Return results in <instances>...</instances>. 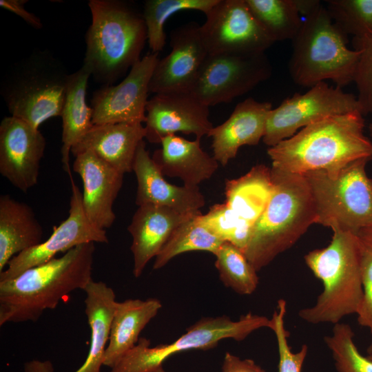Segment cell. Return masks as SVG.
<instances>
[{"instance_id": "6da1fadb", "label": "cell", "mask_w": 372, "mask_h": 372, "mask_svg": "<svg viewBox=\"0 0 372 372\" xmlns=\"http://www.w3.org/2000/svg\"><path fill=\"white\" fill-rule=\"evenodd\" d=\"M360 112L324 116L267 149L271 167L303 175L335 173L349 163L372 158V142L364 133Z\"/></svg>"}, {"instance_id": "7a4b0ae2", "label": "cell", "mask_w": 372, "mask_h": 372, "mask_svg": "<svg viewBox=\"0 0 372 372\" xmlns=\"http://www.w3.org/2000/svg\"><path fill=\"white\" fill-rule=\"evenodd\" d=\"M94 251V242L80 245L14 278L0 281V326L36 322L72 291L84 290L92 280Z\"/></svg>"}, {"instance_id": "3957f363", "label": "cell", "mask_w": 372, "mask_h": 372, "mask_svg": "<svg viewBox=\"0 0 372 372\" xmlns=\"http://www.w3.org/2000/svg\"><path fill=\"white\" fill-rule=\"evenodd\" d=\"M88 6L83 65L97 83L113 85L141 59L147 41L143 13L121 0H90Z\"/></svg>"}, {"instance_id": "277c9868", "label": "cell", "mask_w": 372, "mask_h": 372, "mask_svg": "<svg viewBox=\"0 0 372 372\" xmlns=\"http://www.w3.org/2000/svg\"><path fill=\"white\" fill-rule=\"evenodd\" d=\"M273 189L243 253L257 271L293 247L315 224L313 199L304 175L271 167Z\"/></svg>"}, {"instance_id": "5b68a950", "label": "cell", "mask_w": 372, "mask_h": 372, "mask_svg": "<svg viewBox=\"0 0 372 372\" xmlns=\"http://www.w3.org/2000/svg\"><path fill=\"white\" fill-rule=\"evenodd\" d=\"M333 232L327 247L312 250L304 257L307 266L323 285L315 304L298 311L302 320L313 324L334 325L345 316L357 314L364 298L356 235L338 229Z\"/></svg>"}, {"instance_id": "8992f818", "label": "cell", "mask_w": 372, "mask_h": 372, "mask_svg": "<svg viewBox=\"0 0 372 372\" xmlns=\"http://www.w3.org/2000/svg\"><path fill=\"white\" fill-rule=\"evenodd\" d=\"M347 37L320 2L304 16L292 40L288 64L292 81L309 88L327 80L340 88L353 82L360 52L347 46Z\"/></svg>"}, {"instance_id": "52a82bcc", "label": "cell", "mask_w": 372, "mask_h": 372, "mask_svg": "<svg viewBox=\"0 0 372 372\" xmlns=\"http://www.w3.org/2000/svg\"><path fill=\"white\" fill-rule=\"evenodd\" d=\"M70 74L48 50H35L14 63L0 85L10 116L37 129L49 118L61 116Z\"/></svg>"}, {"instance_id": "ba28073f", "label": "cell", "mask_w": 372, "mask_h": 372, "mask_svg": "<svg viewBox=\"0 0 372 372\" xmlns=\"http://www.w3.org/2000/svg\"><path fill=\"white\" fill-rule=\"evenodd\" d=\"M370 160H357L335 173L303 174L313 199L315 224L355 234L372 225V178L366 171Z\"/></svg>"}, {"instance_id": "9c48e42d", "label": "cell", "mask_w": 372, "mask_h": 372, "mask_svg": "<svg viewBox=\"0 0 372 372\" xmlns=\"http://www.w3.org/2000/svg\"><path fill=\"white\" fill-rule=\"evenodd\" d=\"M270 326L271 319L252 313L242 315L235 321L225 315L203 318L167 344L150 347L149 340L140 338L110 372H149L163 366L167 358L176 353L191 349L208 350L226 338L242 341L252 332Z\"/></svg>"}, {"instance_id": "30bf717a", "label": "cell", "mask_w": 372, "mask_h": 372, "mask_svg": "<svg viewBox=\"0 0 372 372\" xmlns=\"http://www.w3.org/2000/svg\"><path fill=\"white\" fill-rule=\"evenodd\" d=\"M265 52L208 54L189 92L210 107L230 103L271 75Z\"/></svg>"}, {"instance_id": "8fae6325", "label": "cell", "mask_w": 372, "mask_h": 372, "mask_svg": "<svg viewBox=\"0 0 372 372\" xmlns=\"http://www.w3.org/2000/svg\"><path fill=\"white\" fill-rule=\"evenodd\" d=\"M353 112H361L357 96L320 82L303 94L287 97L271 110L262 141L270 147L321 118Z\"/></svg>"}, {"instance_id": "7c38bea8", "label": "cell", "mask_w": 372, "mask_h": 372, "mask_svg": "<svg viewBox=\"0 0 372 372\" xmlns=\"http://www.w3.org/2000/svg\"><path fill=\"white\" fill-rule=\"evenodd\" d=\"M205 15L200 34L208 54L260 53L274 43L245 0H218Z\"/></svg>"}, {"instance_id": "4fadbf2b", "label": "cell", "mask_w": 372, "mask_h": 372, "mask_svg": "<svg viewBox=\"0 0 372 372\" xmlns=\"http://www.w3.org/2000/svg\"><path fill=\"white\" fill-rule=\"evenodd\" d=\"M70 181L72 195L67 218L54 227L53 232L46 240L14 256L7 268L0 273V281L14 278L25 270L55 258L58 253H65L78 245L108 242L106 231L95 226L85 214L82 193L72 178Z\"/></svg>"}, {"instance_id": "5bb4252c", "label": "cell", "mask_w": 372, "mask_h": 372, "mask_svg": "<svg viewBox=\"0 0 372 372\" xmlns=\"http://www.w3.org/2000/svg\"><path fill=\"white\" fill-rule=\"evenodd\" d=\"M158 54L151 52L142 57L118 84L103 85L94 92L93 125L145 122L149 85Z\"/></svg>"}, {"instance_id": "9a60e30c", "label": "cell", "mask_w": 372, "mask_h": 372, "mask_svg": "<svg viewBox=\"0 0 372 372\" xmlns=\"http://www.w3.org/2000/svg\"><path fill=\"white\" fill-rule=\"evenodd\" d=\"M209 108L189 92L156 94L146 105L145 138L161 143L169 135L182 133L201 139L214 127Z\"/></svg>"}, {"instance_id": "2e32d148", "label": "cell", "mask_w": 372, "mask_h": 372, "mask_svg": "<svg viewBox=\"0 0 372 372\" xmlns=\"http://www.w3.org/2000/svg\"><path fill=\"white\" fill-rule=\"evenodd\" d=\"M46 141L39 130L10 116L0 123V173L14 187L27 192L37 184Z\"/></svg>"}, {"instance_id": "e0dca14e", "label": "cell", "mask_w": 372, "mask_h": 372, "mask_svg": "<svg viewBox=\"0 0 372 372\" xmlns=\"http://www.w3.org/2000/svg\"><path fill=\"white\" fill-rule=\"evenodd\" d=\"M171 52L159 59L152 73L149 93L189 92L208 54L195 22L184 24L170 34Z\"/></svg>"}, {"instance_id": "ac0fdd59", "label": "cell", "mask_w": 372, "mask_h": 372, "mask_svg": "<svg viewBox=\"0 0 372 372\" xmlns=\"http://www.w3.org/2000/svg\"><path fill=\"white\" fill-rule=\"evenodd\" d=\"M72 169L83 182V209L90 220L102 229L110 227L116 216L113 205L124 174L91 151L74 156Z\"/></svg>"}, {"instance_id": "d6986e66", "label": "cell", "mask_w": 372, "mask_h": 372, "mask_svg": "<svg viewBox=\"0 0 372 372\" xmlns=\"http://www.w3.org/2000/svg\"><path fill=\"white\" fill-rule=\"evenodd\" d=\"M272 108L270 102L246 99L225 122L211 130L207 136L211 138L213 156L220 165H227L241 147L256 145L262 140Z\"/></svg>"}, {"instance_id": "ffe728a7", "label": "cell", "mask_w": 372, "mask_h": 372, "mask_svg": "<svg viewBox=\"0 0 372 372\" xmlns=\"http://www.w3.org/2000/svg\"><path fill=\"white\" fill-rule=\"evenodd\" d=\"M133 172L137 180L135 203L138 206L154 204L181 213H196L205 204L198 187L177 186L165 179L146 149L145 141L138 147Z\"/></svg>"}, {"instance_id": "44dd1931", "label": "cell", "mask_w": 372, "mask_h": 372, "mask_svg": "<svg viewBox=\"0 0 372 372\" xmlns=\"http://www.w3.org/2000/svg\"><path fill=\"white\" fill-rule=\"evenodd\" d=\"M201 213H181L154 204L138 206L127 230L132 237L133 274L141 276L149 261L155 258L173 232L181 223Z\"/></svg>"}, {"instance_id": "7402d4cb", "label": "cell", "mask_w": 372, "mask_h": 372, "mask_svg": "<svg viewBox=\"0 0 372 372\" xmlns=\"http://www.w3.org/2000/svg\"><path fill=\"white\" fill-rule=\"evenodd\" d=\"M152 158L165 176L178 178L183 185L198 187L216 172L219 163L203 149L200 139L187 140L176 134L162 139Z\"/></svg>"}, {"instance_id": "603a6c76", "label": "cell", "mask_w": 372, "mask_h": 372, "mask_svg": "<svg viewBox=\"0 0 372 372\" xmlns=\"http://www.w3.org/2000/svg\"><path fill=\"white\" fill-rule=\"evenodd\" d=\"M145 138V129L141 123L94 125L71 152L76 156L91 151L125 174L133 171L138 147Z\"/></svg>"}, {"instance_id": "cb8c5ba5", "label": "cell", "mask_w": 372, "mask_h": 372, "mask_svg": "<svg viewBox=\"0 0 372 372\" xmlns=\"http://www.w3.org/2000/svg\"><path fill=\"white\" fill-rule=\"evenodd\" d=\"M43 229L30 206L0 196V273L15 256L43 242Z\"/></svg>"}, {"instance_id": "d4e9b609", "label": "cell", "mask_w": 372, "mask_h": 372, "mask_svg": "<svg viewBox=\"0 0 372 372\" xmlns=\"http://www.w3.org/2000/svg\"><path fill=\"white\" fill-rule=\"evenodd\" d=\"M161 302L154 298L117 302L103 365L112 368L138 342L139 335L158 314Z\"/></svg>"}, {"instance_id": "484cf974", "label": "cell", "mask_w": 372, "mask_h": 372, "mask_svg": "<svg viewBox=\"0 0 372 372\" xmlns=\"http://www.w3.org/2000/svg\"><path fill=\"white\" fill-rule=\"evenodd\" d=\"M85 313L90 329V345L83 364L75 372H101L116 305L114 290L92 280L83 290Z\"/></svg>"}, {"instance_id": "4316f807", "label": "cell", "mask_w": 372, "mask_h": 372, "mask_svg": "<svg viewBox=\"0 0 372 372\" xmlns=\"http://www.w3.org/2000/svg\"><path fill=\"white\" fill-rule=\"evenodd\" d=\"M91 74L82 65L70 74L61 112L62 146L61 162L63 169L72 178L70 167V153L93 127V110L86 102L88 79Z\"/></svg>"}, {"instance_id": "83f0119b", "label": "cell", "mask_w": 372, "mask_h": 372, "mask_svg": "<svg viewBox=\"0 0 372 372\" xmlns=\"http://www.w3.org/2000/svg\"><path fill=\"white\" fill-rule=\"evenodd\" d=\"M272 189L271 167L256 165L243 176L225 181V203L240 219L254 225L266 207Z\"/></svg>"}, {"instance_id": "f1b7e54d", "label": "cell", "mask_w": 372, "mask_h": 372, "mask_svg": "<svg viewBox=\"0 0 372 372\" xmlns=\"http://www.w3.org/2000/svg\"><path fill=\"white\" fill-rule=\"evenodd\" d=\"M251 14L275 43L293 40L303 22L296 0H245Z\"/></svg>"}, {"instance_id": "f546056e", "label": "cell", "mask_w": 372, "mask_h": 372, "mask_svg": "<svg viewBox=\"0 0 372 372\" xmlns=\"http://www.w3.org/2000/svg\"><path fill=\"white\" fill-rule=\"evenodd\" d=\"M201 214V213H200ZM198 214L179 225L155 257L154 269L166 265L175 256L192 251H205L214 254L224 242L197 220Z\"/></svg>"}, {"instance_id": "4dcf8cb0", "label": "cell", "mask_w": 372, "mask_h": 372, "mask_svg": "<svg viewBox=\"0 0 372 372\" xmlns=\"http://www.w3.org/2000/svg\"><path fill=\"white\" fill-rule=\"evenodd\" d=\"M218 0H147L143 17L147 28V43L152 52L159 53L166 43L165 25L172 15L183 10H197L205 14Z\"/></svg>"}, {"instance_id": "1f68e13d", "label": "cell", "mask_w": 372, "mask_h": 372, "mask_svg": "<svg viewBox=\"0 0 372 372\" xmlns=\"http://www.w3.org/2000/svg\"><path fill=\"white\" fill-rule=\"evenodd\" d=\"M214 255L220 280L225 287L241 295L255 291L259 283L258 271L240 249L225 241Z\"/></svg>"}, {"instance_id": "d6a6232c", "label": "cell", "mask_w": 372, "mask_h": 372, "mask_svg": "<svg viewBox=\"0 0 372 372\" xmlns=\"http://www.w3.org/2000/svg\"><path fill=\"white\" fill-rule=\"evenodd\" d=\"M326 8L335 24L354 39L372 37V0H327Z\"/></svg>"}, {"instance_id": "836d02e7", "label": "cell", "mask_w": 372, "mask_h": 372, "mask_svg": "<svg viewBox=\"0 0 372 372\" xmlns=\"http://www.w3.org/2000/svg\"><path fill=\"white\" fill-rule=\"evenodd\" d=\"M354 332L349 324L333 325L324 341L331 351L338 372H372V360L361 354L354 342Z\"/></svg>"}, {"instance_id": "e575fe53", "label": "cell", "mask_w": 372, "mask_h": 372, "mask_svg": "<svg viewBox=\"0 0 372 372\" xmlns=\"http://www.w3.org/2000/svg\"><path fill=\"white\" fill-rule=\"evenodd\" d=\"M287 302L280 299L271 319L270 329L276 338L279 361L278 372H301L308 353V347L303 344L298 352L292 351L288 342L289 333L285 326Z\"/></svg>"}, {"instance_id": "d590c367", "label": "cell", "mask_w": 372, "mask_h": 372, "mask_svg": "<svg viewBox=\"0 0 372 372\" xmlns=\"http://www.w3.org/2000/svg\"><path fill=\"white\" fill-rule=\"evenodd\" d=\"M358 242L364 298L357 320L372 334V225L360 229L356 234Z\"/></svg>"}, {"instance_id": "8d00e7d4", "label": "cell", "mask_w": 372, "mask_h": 372, "mask_svg": "<svg viewBox=\"0 0 372 372\" xmlns=\"http://www.w3.org/2000/svg\"><path fill=\"white\" fill-rule=\"evenodd\" d=\"M354 49L360 54L353 81L362 114H372V37L353 40Z\"/></svg>"}, {"instance_id": "74e56055", "label": "cell", "mask_w": 372, "mask_h": 372, "mask_svg": "<svg viewBox=\"0 0 372 372\" xmlns=\"http://www.w3.org/2000/svg\"><path fill=\"white\" fill-rule=\"evenodd\" d=\"M197 220L224 242H229L242 219L225 203L215 204Z\"/></svg>"}, {"instance_id": "f35d334b", "label": "cell", "mask_w": 372, "mask_h": 372, "mask_svg": "<svg viewBox=\"0 0 372 372\" xmlns=\"http://www.w3.org/2000/svg\"><path fill=\"white\" fill-rule=\"evenodd\" d=\"M222 372H266L251 359H241L229 352L225 353Z\"/></svg>"}, {"instance_id": "ab89813d", "label": "cell", "mask_w": 372, "mask_h": 372, "mask_svg": "<svg viewBox=\"0 0 372 372\" xmlns=\"http://www.w3.org/2000/svg\"><path fill=\"white\" fill-rule=\"evenodd\" d=\"M28 1V0H0V6L17 14L32 28L41 29L43 23L41 19L25 9V4Z\"/></svg>"}, {"instance_id": "60d3db41", "label": "cell", "mask_w": 372, "mask_h": 372, "mask_svg": "<svg viewBox=\"0 0 372 372\" xmlns=\"http://www.w3.org/2000/svg\"><path fill=\"white\" fill-rule=\"evenodd\" d=\"M24 372H53V364L50 360H33L26 362L23 366Z\"/></svg>"}, {"instance_id": "b9f144b4", "label": "cell", "mask_w": 372, "mask_h": 372, "mask_svg": "<svg viewBox=\"0 0 372 372\" xmlns=\"http://www.w3.org/2000/svg\"><path fill=\"white\" fill-rule=\"evenodd\" d=\"M149 372H167L163 367V366Z\"/></svg>"}, {"instance_id": "7bdbcfd3", "label": "cell", "mask_w": 372, "mask_h": 372, "mask_svg": "<svg viewBox=\"0 0 372 372\" xmlns=\"http://www.w3.org/2000/svg\"><path fill=\"white\" fill-rule=\"evenodd\" d=\"M368 130L372 142V122L369 125Z\"/></svg>"}, {"instance_id": "ee69618b", "label": "cell", "mask_w": 372, "mask_h": 372, "mask_svg": "<svg viewBox=\"0 0 372 372\" xmlns=\"http://www.w3.org/2000/svg\"><path fill=\"white\" fill-rule=\"evenodd\" d=\"M367 353H368V355L372 354V342H371V344L369 345L367 348Z\"/></svg>"}, {"instance_id": "f6af8a7d", "label": "cell", "mask_w": 372, "mask_h": 372, "mask_svg": "<svg viewBox=\"0 0 372 372\" xmlns=\"http://www.w3.org/2000/svg\"><path fill=\"white\" fill-rule=\"evenodd\" d=\"M368 358H370L372 360V354L368 355Z\"/></svg>"}]
</instances>
